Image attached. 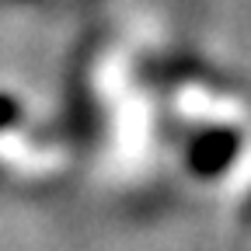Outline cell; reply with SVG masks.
Masks as SVG:
<instances>
[]
</instances>
